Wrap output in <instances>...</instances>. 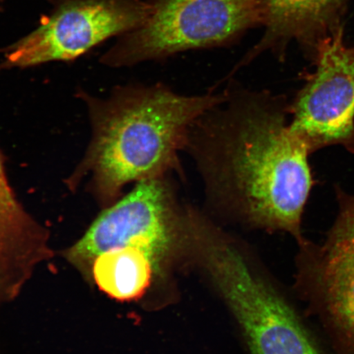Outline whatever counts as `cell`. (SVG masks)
<instances>
[{
    "mask_svg": "<svg viewBox=\"0 0 354 354\" xmlns=\"http://www.w3.org/2000/svg\"><path fill=\"white\" fill-rule=\"evenodd\" d=\"M351 0H267V30L254 50L239 65L243 66L266 50L281 57L296 42L312 62L322 41L344 28Z\"/></svg>",
    "mask_w": 354,
    "mask_h": 354,
    "instance_id": "cell-9",
    "label": "cell"
},
{
    "mask_svg": "<svg viewBox=\"0 0 354 354\" xmlns=\"http://www.w3.org/2000/svg\"><path fill=\"white\" fill-rule=\"evenodd\" d=\"M43 239L13 196L0 159V250L4 259L15 266L37 262L46 251Z\"/></svg>",
    "mask_w": 354,
    "mask_h": 354,
    "instance_id": "cell-11",
    "label": "cell"
},
{
    "mask_svg": "<svg viewBox=\"0 0 354 354\" xmlns=\"http://www.w3.org/2000/svg\"><path fill=\"white\" fill-rule=\"evenodd\" d=\"M10 268L6 263V259L0 251V296L3 295V291L8 290L7 286L8 285V272H10Z\"/></svg>",
    "mask_w": 354,
    "mask_h": 354,
    "instance_id": "cell-12",
    "label": "cell"
},
{
    "mask_svg": "<svg viewBox=\"0 0 354 354\" xmlns=\"http://www.w3.org/2000/svg\"><path fill=\"white\" fill-rule=\"evenodd\" d=\"M194 209L181 203L171 176L139 181L134 189L97 218L66 251L69 262L86 271L111 251L145 252L160 265L183 243Z\"/></svg>",
    "mask_w": 354,
    "mask_h": 354,
    "instance_id": "cell-5",
    "label": "cell"
},
{
    "mask_svg": "<svg viewBox=\"0 0 354 354\" xmlns=\"http://www.w3.org/2000/svg\"><path fill=\"white\" fill-rule=\"evenodd\" d=\"M187 245L231 309L252 354H323L290 304L211 221L194 228Z\"/></svg>",
    "mask_w": 354,
    "mask_h": 354,
    "instance_id": "cell-3",
    "label": "cell"
},
{
    "mask_svg": "<svg viewBox=\"0 0 354 354\" xmlns=\"http://www.w3.org/2000/svg\"><path fill=\"white\" fill-rule=\"evenodd\" d=\"M267 0H158L142 26L102 57L112 66L218 46L267 20Z\"/></svg>",
    "mask_w": 354,
    "mask_h": 354,
    "instance_id": "cell-4",
    "label": "cell"
},
{
    "mask_svg": "<svg viewBox=\"0 0 354 354\" xmlns=\"http://www.w3.org/2000/svg\"><path fill=\"white\" fill-rule=\"evenodd\" d=\"M51 8L33 32L8 47L3 65L28 68L68 61L148 19L152 4L142 0H48Z\"/></svg>",
    "mask_w": 354,
    "mask_h": 354,
    "instance_id": "cell-7",
    "label": "cell"
},
{
    "mask_svg": "<svg viewBox=\"0 0 354 354\" xmlns=\"http://www.w3.org/2000/svg\"><path fill=\"white\" fill-rule=\"evenodd\" d=\"M338 214L325 241L299 243L298 286L333 354H354V194L335 187Z\"/></svg>",
    "mask_w": 354,
    "mask_h": 354,
    "instance_id": "cell-6",
    "label": "cell"
},
{
    "mask_svg": "<svg viewBox=\"0 0 354 354\" xmlns=\"http://www.w3.org/2000/svg\"><path fill=\"white\" fill-rule=\"evenodd\" d=\"M224 100L190 127L184 151L209 203L255 227L304 242L314 185L311 154L290 128V103L268 91L228 86Z\"/></svg>",
    "mask_w": 354,
    "mask_h": 354,
    "instance_id": "cell-1",
    "label": "cell"
},
{
    "mask_svg": "<svg viewBox=\"0 0 354 354\" xmlns=\"http://www.w3.org/2000/svg\"><path fill=\"white\" fill-rule=\"evenodd\" d=\"M315 68L290 103V128L310 153L342 146L354 156V46L344 28L322 41Z\"/></svg>",
    "mask_w": 354,
    "mask_h": 354,
    "instance_id": "cell-8",
    "label": "cell"
},
{
    "mask_svg": "<svg viewBox=\"0 0 354 354\" xmlns=\"http://www.w3.org/2000/svg\"><path fill=\"white\" fill-rule=\"evenodd\" d=\"M161 265L151 255L137 250L108 252L93 261L87 272L100 289L119 300L142 296Z\"/></svg>",
    "mask_w": 354,
    "mask_h": 354,
    "instance_id": "cell-10",
    "label": "cell"
},
{
    "mask_svg": "<svg viewBox=\"0 0 354 354\" xmlns=\"http://www.w3.org/2000/svg\"><path fill=\"white\" fill-rule=\"evenodd\" d=\"M224 92L185 95L163 85L124 88L94 110V138L84 170L94 189L113 201L126 185L174 174L192 124L224 100Z\"/></svg>",
    "mask_w": 354,
    "mask_h": 354,
    "instance_id": "cell-2",
    "label": "cell"
}]
</instances>
